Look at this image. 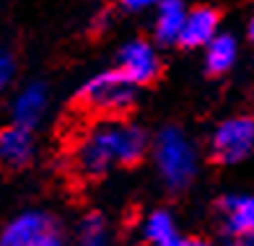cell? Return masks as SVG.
Instances as JSON below:
<instances>
[{
    "mask_svg": "<svg viewBox=\"0 0 254 246\" xmlns=\"http://www.w3.org/2000/svg\"><path fill=\"white\" fill-rule=\"evenodd\" d=\"M148 137L140 127L107 120L94 124L75 145V169L86 177H101L114 166H130L143 158Z\"/></svg>",
    "mask_w": 254,
    "mask_h": 246,
    "instance_id": "6da1fadb",
    "label": "cell"
},
{
    "mask_svg": "<svg viewBox=\"0 0 254 246\" xmlns=\"http://www.w3.org/2000/svg\"><path fill=\"white\" fill-rule=\"evenodd\" d=\"M158 177L171 192H182L197 177V148L179 127H164L153 145Z\"/></svg>",
    "mask_w": 254,
    "mask_h": 246,
    "instance_id": "7a4b0ae2",
    "label": "cell"
},
{
    "mask_svg": "<svg viewBox=\"0 0 254 246\" xmlns=\"http://www.w3.org/2000/svg\"><path fill=\"white\" fill-rule=\"evenodd\" d=\"M83 107L104 112V114H122L135 104V83L125 78L122 70H107L91 80H86L78 91Z\"/></svg>",
    "mask_w": 254,
    "mask_h": 246,
    "instance_id": "3957f363",
    "label": "cell"
},
{
    "mask_svg": "<svg viewBox=\"0 0 254 246\" xmlns=\"http://www.w3.org/2000/svg\"><path fill=\"white\" fill-rule=\"evenodd\" d=\"M0 246H65V239L52 215L26 210L0 231Z\"/></svg>",
    "mask_w": 254,
    "mask_h": 246,
    "instance_id": "277c9868",
    "label": "cell"
},
{
    "mask_svg": "<svg viewBox=\"0 0 254 246\" xmlns=\"http://www.w3.org/2000/svg\"><path fill=\"white\" fill-rule=\"evenodd\" d=\"M254 150V117L236 114L215 127L210 135V158L218 163H239Z\"/></svg>",
    "mask_w": 254,
    "mask_h": 246,
    "instance_id": "5b68a950",
    "label": "cell"
},
{
    "mask_svg": "<svg viewBox=\"0 0 254 246\" xmlns=\"http://www.w3.org/2000/svg\"><path fill=\"white\" fill-rule=\"evenodd\" d=\"M120 70L125 73V78H130L135 86L151 83L161 70V60L156 50L143 39L127 42L120 52Z\"/></svg>",
    "mask_w": 254,
    "mask_h": 246,
    "instance_id": "8992f818",
    "label": "cell"
},
{
    "mask_svg": "<svg viewBox=\"0 0 254 246\" xmlns=\"http://www.w3.org/2000/svg\"><path fill=\"white\" fill-rule=\"evenodd\" d=\"M47 112V86L34 80V83H26L16 93L13 107H10V114H13V124H21L31 130L37 127L39 120Z\"/></svg>",
    "mask_w": 254,
    "mask_h": 246,
    "instance_id": "52a82bcc",
    "label": "cell"
},
{
    "mask_svg": "<svg viewBox=\"0 0 254 246\" xmlns=\"http://www.w3.org/2000/svg\"><path fill=\"white\" fill-rule=\"evenodd\" d=\"M34 156V135L21 124H10L0 130V163L8 169L26 166Z\"/></svg>",
    "mask_w": 254,
    "mask_h": 246,
    "instance_id": "ba28073f",
    "label": "cell"
},
{
    "mask_svg": "<svg viewBox=\"0 0 254 246\" xmlns=\"http://www.w3.org/2000/svg\"><path fill=\"white\" fill-rule=\"evenodd\" d=\"M215 37H218V13L213 8L200 5V8L190 10L187 21H184V29H182V37H179V44L207 47Z\"/></svg>",
    "mask_w": 254,
    "mask_h": 246,
    "instance_id": "9c48e42d",
    "label": "cell"
},
{
    "mask_svg": "<svg viewBox=\"0 0 254 246\" xmlns=\"http://www.w3.org/2000/svg\"><path fill=\"white\" fill-rule=\"evenodd\" d=\"M223 226L234 236H254V194L226 197L223 205Z\"/></svg>",
    "mask_w": 254,
    "mask_h": 246,
    "instance_id": "30bf717a",
    "label": "cell"
},
{
    "mask_svg": "<svg viewBox=\"0 0 254 246\" xmlns=\"http://www.w3.org/2000/svg\"><path fill=\"white\" fill-rule=\"evenodd\" d=\"M187 16H190V10L184 5V0H161L158 16H156V39L161 44L179 42Z\"/></svg>",
    "mask_w": 254,
    "mask_h": 246,
    "instance_id": "8fae6325",
    "label": "cell"
},
{
    "mask_svg": "<svg viewBox=\"0 0 254 246\" xmlns=\"http://www.w3.org/2000/svg\"><path fill=\"white\" fill-rule=\"evenodd\" d=\"M236 57H239V44L231 34H218V37L205 47V65L213 75L228 73L236 62Z\"/></svg>",
    "mask_w": 254,
    "mask_h": 246,
    "instance_id": "7c38bea8",
    "label": "cell"
},
{
    "mask_svg": "<svg viewBox=\"0 0 254 246\" xmlns=\"http://www.w3.org/2000/svg\"><path fill=\"white\" fill-rule=\"evenodd\" d=\"M143 236L153 246H166L169 241L177 239V223L169 210H153L143 220Z\"/></svg>",
    "mask_w": 254,
    "mask_h": 246,
    "instance_id": "4fadbf2b",
    "label": "cell"
},
{
    "mask_svg": "<svg viewBox=\"0 0 254 246\" xmlns=\"http://www.w3.org/2000/svg\"><path fill=\"white\" fill-rule=\"evenodd\" d=\"M75 246H112V231L107 218L99 213H88L78 226Z\"/></svg>",
    "mask_w": 254,
    "mask_h": 246,
    "instance_id": "5bb4252c",
    "label": "cell"
},
{
    "mask_svg": "<svg viewBox=\"0 0 254 246\" xmlns=\"http://www.w3.org/2000/svg\"><path fill=\"white\" fill-rule=\"evenodd\" d=\"M16 78V57L8 50H0V91L8 88Z\"/></svg>",
    "mask_w": 254,
    "mask_h": 246,
    "instance_id": "9a60e30c",
    "label": "cell"
},
{
    "mask_svg": "<svg viewBox=\"0 0 254 246\" xmlns=\"http://www.w3.org/2000/svg\"><path fill=\"white\" fill-rule=\"evenodd\" d=\"M161 0H122V5L127 10H145V8H151V5H158Z\"/></svg>",
    "mask_w": 254,
    "mask_h": 246,
    "instance_id": "2e32d148",
    "label": "cell"
},
{
    "mask_svg": "<svg viewBox=\"0 0 254 246\" xmlns=\"http://www.w3.org/2000/svg\"><path fill=\"white\" fill-rule=\"evenodd\" d=\"M166 246H210L207 241H182V239H174V241H169Z\"/></svg>",
    "mask_w": 254,
    "mask_h": 246,
    "instance_id": "e0dca14e",
    "label": "cell"
},
{
    "mask_svg": "<svg viewBox=\"0 0 254 246\" xmlns=\"http://www.w3.org/2000/svg\"><path fill=\"white\" fill-rule=\"evenodd\" d=\"M249 39L254 42V16H252V21H249Z\"/></svg>",
    "mask_w": 254,
    "mask_h": 246,
    "instance_id": "ac0fdd59",
    "label": "cell"
},
{
    "mask_svg": "<svg viewBox=\"0 0 254 246\" xmlns=\"http://www.w3.org/2000/svg\"><path fill=\"white\" fill-rule=\"evenodd\" d=\"M247 246H254V236H252V241H249V244H247Z\"/></svg>",
    "mask_w": 254,
    "mask_h": 246,
    "instance_id": "d6986e66",
    "label": "cell"
}]
</instances>
